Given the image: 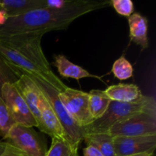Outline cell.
Wrapping results in <instances>:
<instances>
[{
	"label": "cell",
	"mask_w": 156,
	"mask_h": 156,
	"mask_svg": "<svg viewBox=\"0 0 156 156\" xmlns=\"http://www.w3.org/2000/svg\"><path fill=\"white\" fill-rule=\"evenodd\" d=\"M153 155H151V154H138V155H130V156H152Z\"/></svg>",
	"instance_id": "cell-28"
},
{
	"label": "cell",
	"mask_w": 156,
	"mask_h": 156,
	"mask_svg": "<svg viewBox=\"0 0 156 156\" xmlns=\"http://www.w3.org/2000/svg\"><path fill=\"white\" fill-rule=\"evenodd\" d=\"M116 156H130L138 154L153 155L156 147V135L143 136L114 137Z\"/></svg>",
	"instance_id": "cell-10"
},
{
	"label": "cell",
	"mask_w": 156,
	"mask_h": 156,
	"mask_svg": "<svg viewBox=\"0 0 156 156\" xmlns=\"http://www.w3.org/2000/svg\"><path fill=\"white\" fill-rule=\"evenodd\" d=\"M71 0H43L44 9H61L69 4Z\"/></svg>",
	"instance_id": "cell-25"
},
{
	"label": "cell",
	"mask_w": 156,
	"mask_h": 156,
	"mask_svg": "<svg viewBox=\"0 0 156 156\" xmlns=\"http://www.w3.org/2000/svg\"><path fill=\"white\" fill-rule=\"evenodd\" d=\"M111 5V1L71 0L61 9H37L17 16L10 17L0 27V37L30 32L47 33L53 30H66L74 20L93 11Z\"/></svg>",
	"instance_id": "cell-1"
},
{
	"label": "cell",
	"mask_w": 156,
	"mask_h": 156,
	"mask_svg": "<svg viewBox=\"0 0 156 156\" xmlns=\"http://www.w3.org/2000/svg\"><path fill=\"white\" fill-rule=\"evenodd\" d=\"M140 112H155V99L151 96L143 95L140 99L132 102H119L111 101L106 112L101 118L94 120L83 127L85 135L94 133H107L116 123L129 118Z\"/></svg>",
	"instance_id": "cell-2"
},
{
	"label": "cell",
	"mask_w": 156,
	"mask_h": 156,
	"mask_svg": "<svg viewBox=\"0 0 156 156\" xmlns=\"http://www.w3.org/2000/svg\"><path fill=\"white\" fill-rule=\"evenodd\" d=\"M112 137L156 135V113L140 112L116 123L107 133Z\"/></svg>",
	"instance_id": "cell-7"
},
{
	"label": "cell",
	"mask_w": 156,
	"mask_h": 156,
	"mask_svg": "<svg viewBox=\"0 0 156 156\" xmlns=\"http://www.w3.org/2000/svg\"><path fill=\"white\" fill-rule=\"evenodd\" d=\"M0 9L10 18L34 9H44V5L43 0H2Z\"/></svg>",
	"instance_id": "cell-16"
},
{
	"label": "cell",
	"mask_w": 156,
	"mask_h": 156,
	"mask_svg": "<svg viewBox=\"0 0 156 156\" xmlns=\"http://www.w3.org/2000/svg\"><path fill=\"white\" fill-rule=\"evenodd\" d=\"M89 111L93 121L101 118L105 114L111 100L105 91L92 89L88 92Z\"/></svg>",
	"instance_id": "cell-17"
},
{
	"label": "cell",
	"mask_w": 156,
	"mask_h": 156,
	"mask_svg": "<svg viewBox=\"0 0 156 156\" xmlns=\"http://www.w3.org/2000/svg\"><path fill=\"white\" fill-rule=\"evenodd\" d=\"M83 154L84 156H103L97 149L91 146H87L83 149Z\"/></svg>",
	"instance_id": "cell-26"
},
{
	"label": "cell",
	"mask_w": 156,
	"mask_h": 156,
	"mask_svg": "<svg viewBox=\"0 0 156 156\" xmlns=\"http://www.w3.org/2000/svg\"><path fill=\"white\" fill-rule=\"evenodd\" d=\"M111 5L120 15L129 17L134 12V4L131 0H112Z\"/></svg>",
	"instance_id": "cell-23"
},
{
	"label": "cell",
	"mask_w": 156,
	"mask_h": 156,
	"mask_svg": "<svg viewBox=\"0 0 156 156\" xmlns=\"http://www.w3.org/2000/svg\"><path fill=\"white\" fill-rule=\"evenodd\" d=\"M1 96L16 124L38 127L37 123L28 106L13 84L5 83L2 87Z\"/></svg>",
	"instance_id": "cell-9"
},
{
	"label": "cell",
	"mask_w": 156,
	"mask_h": 156,
	"mask_svg": "<svg viewBox=\"0 0 156 156\" xmlns=\"http://www.w3.org/2000/svg\"><path fill=\"white\" fill-rule=\"evenodd\" d=\"M27 75V74H26ZM30 76L34 82L36 83L39 89L51 105L56 117L59 119L60 124L62 125L65 132L66 140L72 146L79 147L81 142L83 141L85 133L84 129L76 123L70 116L68 111L63 106L59 98V91L50 85L48 82L42 79H38L35 76L27 75Z\"/></svg>",
	"instance_id": "cell-3"
},
{
	"label": "cell",
	"mask_w": 156,
	"mask_h": 156,
	"mask_svg": "<svg viewBox=\"0 0 156 156\" xmlns=\"http://www.w3.org/2000/svg\"><path fill=\"white\" fill-rule=\"evenodd\" d=\"M38 111L40 114V123L37 128L41 132L50 136L51 138L57 137L66 140L65 132L59 123V119L56 117L50 102L44 97L41 91L39 96Z\"/></svg>",
	"instance_id": "cell-11"
},
{
	"label": "cell",
	"mask_w": 156,
	"mask_h": 156,
	"mask_svg": "<svg viewBox=\"0 0 156 156\" xmlns=\"http://www.w3.org/2000/svg\"><path fill=\"white\" fill-rule=\"evenodd\" d=\"M0 56L9 64V66L18 73L27 74L35 76L38 79H42L50 85L56 88L59 92L64 91L68 88L55 74L51 75L46 73L34 63L26 59L22 55L9 47H5L0 43Z\"/></svg>",
	"instance_id": "cell-5"
},
{
	"label": "cell",
	"mask_w": 156,
	"mask_h": 156,
	"mask_svg": "<svg viewBox=\"0 0 156 156\" xmlns=\"http://www.w3.org/2000/svg\"><path fill=\"white\" fill-rule=\"evenodd\" d=\"M79 147L73 146L65 139L53 137L46 156H78Z\"/></svg>",
	"instance_id": "cell-19"
},
{
	"label": "cell",
	"mask_w": 156,
	"mask_h": 156,
	"mask_svg": "<svg viewBox=\"0 0 156 156\" xmlns=\"http://www.w3.org/2000/svg\"><path fill=\"white\" fill-rule=\"evenodd\" d=\"M105 92L111 101L119 102H132L143 95L140 88L133 84L119 83L111 85L105 90Z\"/></svg>",
	"instance_id": "cell-15"
},
{
	"label": "cell",
	"mask_w": 156,
	"mask_h": 156,
	"mask_svg": "<svg viewBox=\"0 0 156 156\" xmlns=\"http://www.w3.org/2000/svg\"><path fill=\"white\" fill-rule=\"evenodd\" d=\"M0 156H25L9 142H0Z\"/></svg>",
	"instance_id": "cell-24"
},
{
	"label": "cell",
	"mask_w": 156,
	"mask_h": 156,
	"mask_svg": "<svg viewBox=\"0 0 156 156\" xmlns=\"http://www.w3.org/2000/svg\"><path fill=\"white\" fill-rule=\"evenodd\" d=\"M10 144L25 156H46L47 145L44 139L34 127L15 123L8 133L5 139Z\"/></svg>",
	"instance_id": "cell-6"
},
{
	"label": "cell",
	"mask_w": 156,
	"mask_h": 156,
	"mask_svg": "<svg viewBox=\"0 0 156 156\" xmlns=\"http://www.w3.org/2000/svg\"><path fill=\"white\" fill-rule=\"evenodd\" d=\"M111 72L117 79L126 80L132 77L133 75V67L123 56L114 62Z\"/></svg>",
	"instance_id": "cell-20"
},
{
	"label": "cell",
	"mask_w": 156,
	"mask_h": 156,
	"mask_svg": "<svg viewBox=\"0 0 156 156\" xmlns=\"http://www.w3.org/2000/svg\"><path fill=\"white\" fill-rule=\"evenodd\" d=\"M44 32H30L7 37H0V43L18 52L19 54L39 66L49 74L53 75L41 47Z\"/></svg>",
	"instance_id": "cell-4"
},
{
	"label": "cell",
	"mask_w": 156,
	"mask_h": 156,
	"mask_svg": "<svg viewBox=\"0 0 156 156\" xmlns=\"http://www.w3.org/2000/svg\"><path fill=\"white\" fill-rule=\"evenodd\" d=\"M15 124L5 104L0 98V133L5 139L9 129Z\"/></svg>",
	"instance_id": "cell-22"
},
{
	"label": "cell",
	"mask_w": 156,
	"mask_h": 156,
	"mask_svg": "<svg viewBox=\"0 0 156 156\" xmlns=\"http://www.w3.org/2000/svg\"><path fill=\"white\" fill-rule=\"evenodd\" d=\"M21 76L18 73L14 71L9 64L0 56V98H2V87L5 83L14 84Z\"/></svg>",
	"instance_id": "cell-21"
},
{
	"label": "cell",
	"mask_w": 156,
	"mask_h": 156,
	"mask_svg": "<svg viewBox=\"0 0 156 156\" xmlns=\"http://www.w3.org/2000/svg\"><path fill=\"white\" fill-rule=\"evenodd\" d=\"M53 66L57 69L59 75L64 78H72L76 80H79L83 78L90 77L102 80L101 77L91 74L80 66L73 63L63 55H56L54 56Z\"/></svg>",
	"instance_id": "cell-14"
},
{
	"label": "cell",
	"mask_w": 156,
	"mask_h": 156,
	"mask_svg": "<svg viewBox=\"0 0 156 156\" xmlns=\"http://www.w3.org/2000/svg\"><path fill=\"white\" fill-rule=\"evenodd\" d=\"M129 37L133 43L140 46L143 50L149 47L148 21L146 17L139 13H133L128 17Z\"/></svg>",
	"instance_id": "cell-13"
},
{
	"label": "cell",
	"mask_w": 156,
	"mask_h": 156,
	"mask_svg": "<svg viewBox=\"0 0 156 156\" xmlns=\"http://www.w3.org/2000/svg\"><path fill=\"white\" fill-rule=\"evenodd\" d=\"M9 15H7L5 12L4 10H0V27L2 25H4L6 23V21L9 19Z\"/></svg>",
	"instance_id": "cell-27"
},
{
	"label": "cell",
	"mask_w": 156,
	"mask_h": 156,
	"mask_svg": "<svg viewBox=\"0 0 156 156\" xmlns=\"http://www.w3.org/2000/svg\"><path fill=\"white\" fill-rule=\"evenodd\" d=\"M59 98L73 120L81 127H85L93 122L89 111L88 92L67 88L59 92Z\"/></svg>",
	"instance_id": "cell-8"
},
{
	"label": "cell",
	"mask_w": 156,
	"mask_h": 156,
	"mask_svg": "<svg viewBox=\"0 0 156 156\" xmlns=\"http://www.w3.org/2000/svg\"><path fill=\"white\" fill-rule=\"evenodd\" d=\"M13 85L27 104L37 125H39L40 114L38 111V103L41 91L37 85L30 76L26 74H21L19 79L13 84Z\"/></svg>",
	"instance_id": "cell-12"
},
{
	"label": "cell",
	"mask_w": 156,
	"mask_h": 156,
	"mask_svg": "<svg viewBox=\"0 0 156 156\" xmlns=\"http://www.w3.org/2000/svg\"><path fill=\"white\" fill-rule=\"evenodd\" d=\"M87 146L97 149L103 156H116L114 146V137L108 133L87 134L84 137Z\"/></svg>",
	"instance_id": "cell-18"
}]
</instances>
